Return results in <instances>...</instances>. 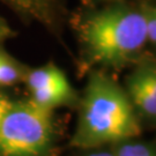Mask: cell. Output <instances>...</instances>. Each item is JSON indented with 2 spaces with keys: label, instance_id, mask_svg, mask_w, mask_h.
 Wrapping results in <instances>:
<instances>
[{
  "label": "cell",
  "instance_id": "1",
  "mask_svg": "<svg viewBox=\"0 0 156 156\" xmlns=\"http://www.w3.org/2000/svg\"><path fill=\"white\" fill-rule=\"evenodd\" d=\"M140 133L138 112L125 89L104 73H91L80 102L73 147L90 149L117 145Z\"/></svg>",
  "mask_w": 156,
  "mask_h": 156
},
{
  "label": "cell",
  "instance_id": "2",
  "mask_svg": "<svg viewBox=\"0 0 156 156\" xmlns=\"http://www.w3.org/2000/svg\"><path fill=\"white\" fill-rule=\"evenodd\" d=\"M78 33L88 62L103 67L125 66L148 42L144 11L124 5L84 14Z\"/></svg>",
  "mask_w": 156,
  "mask_h": 156
},
{
  "label": "cell",
  "instance_id": "3",
  "mask_svg": "<svg viewBox=\"0 0 156 156\" xmlns=\"http://www.w3.org/2000/svg\"><path fill=\"white\" fill-rule=\"evenodd\" d=\"M51 112L31 100L12 103L0 122V155H44L53 135Z\"/></svg>",
  "mask_w": 156,
  "mask_h": 156
},
{
  "label": "cell",
  "instance_id": "4",
  "mask_svg": "<svg viewBox=\"0 0 156 156\" xmlns=\"http://www.w3.org/2000/svg\"><path fill=\"white\" fill-rule=\"evenodd\" d=\"M125 91L136 112L156 119V65L136 67L126 79Z\"/></svg>",
  "mask_w": 156,
  "mask_h": 156
},
{
  "label": "cell",
  "instance_id": "5",
  "mask_svg": "<svg viewBox=\"0 0 156 156\" xmlns=\"http://www.w3.org/2000/svg\"><path fill=\"white\" fill-rule=\"evenodd\" d=\"M21 17L48 28L56 26L58 0H0Z\"/></svg>",
  "mask_w": 156,
  "mask_h": 156
},
{
  "label": "cell",
  "instance_id": "6",
  "mask_svg": "<svg viewBox=\"0 0 156 156\" xmlns=\"http://www.w3.org/2000/svg\"><path fill=\"white\" fill-rule=\"evenodd\" d=\"M30 100L45 109L53 110L57 106L72 105L78 101V97L75 94V90L73 89L69 83L66 86L34 90L31 91Z\"/></svg>",
  "mask_w": 156,
  "mask_h": 156
},
{
  "label": "cell",
  "instance_id": "7",
  "mask_svg": "<svg viewBox=\"0 0 156 156\" xmlns=\"http://www.w3.org/2000/svg\"><path fill=\"white\" fill-rule=\"evenodd\" d=\"M27 84L30 91L51 87L69 84L65 73L55 64H46L42 67L34 68L27 73Z\"/></svg>",
  "mask_w": 156,
  "mask_h": 156
},
{
  "label": "cell",
  "instance_id": "8",
  "mask_svg": "<svg viewBox=\"0 0 156 156\" xmlns=\"http://www.w3.org/2000/svg\"><path fill=\"white\" fill-rule=\"evenodd\" d=\"M116 156H156V148L142 141L129 139L116 145Z\"/></svg>",
  "mask_w": 156,
  "mask_h": 156
},
{
  "label": "cell",
  "instance_id": "9",
  "mask_svg": "<svg viewBox=\"0 0 156 156\" xmlns=\"http://www.w3.org/2000/svg\"><path fill=\"white\" fill-rule=\"evenodd\" d=\"M24 75L21 66L9 56H6L0 62V86L16 83Z\"/></svg>",
  "mask_w": 156,
  "mask_h": 156
},
{
  "label": "cell",
  "instance_id": "10",
  "mask_svg": "<svg viewBox=\"0 0 156 156\" xmlns=\"http://www.w3.org/2000/svg\"><path fill=\"white\" fill-rule=\"evenodd\" d=\"M146 19V29L148 41L156 44V6L142 9Z\"/></svg>",
  "mask_w": 156,
  "mask_h": 156
},
{
  "label": "cell",
  "instance_id": "11",
  "mask_svg": "<svg viewBox=\"0 0 156 156\" xmlns=\"http://www.w3.org/2000/svg\"><path fill=\"white\" fill-rule=\"evenodd\" d=\"M13 35H14V31L12 30L9 24L7 23V21H6L4 17L0 16V42L9 38Z\"/></svg>",
  "mask_w": 156,
  "mask_h": 156
},
{
  "label": "cell",
  "instance_id": "12",
  "mask_svg": "<svg viewBox=\"0 0 156 156\" xmlns=\"http://www.w3.org/2000/svg\"><path fill=\"white\" fill-rule=\"evenodd\" d=\"M11 104H12V102L9 100H7L6 97H4V96L0 97V122H1V119L4 118V116H5L6 111L9 109Z\"/></svg>",
  "mask_w": 156,
  "mask_h": 156
},
{
  "label": "cell",
  "instance_id": "13",
  "mask_svg": "<svg viewBox=\"0 0 156 156\" xmlns=\"http://www.w3.org/2000/svg\"><path fill=\"white\" fill-rule=\"evenodd\" d=\"M87 156H116L115 151H94Z\"/></svg>",
  "mask_w": 156,
  "mask_h": 156
},
{
  "label": "cell",
  "instance_id": "14",
  "mask_svg": "<svg viewBox=\"0 0 156 156\" xmlns=\"http://www.w3.org/2000/svg\"><path fill=\"white\" fill-rule=\"evenodd\" d=\"M6 56H7V55H6L5 52H4V51L0 50V62H2V59H4V58H5Z\"/></svg>",
  "mask_w": 156,
  "mask_h": 156
},
{
  "label": "cell",
  "instance_id": "15",
  "mask_svg": "<svg viewBox=\"0 0 156 156\" xmlns=\"http://www.w3.org/2000/svg\"><path fill=\"white\" fill-rule=\"evenodd\" d=\"M94 2H108V1H116V0H91Z\"/></svg>",
  "mask_w": 156,
  "mask_h": 156
},
{
  "label": "cell",
  "instance_id": "16",
  "mask_svg": "<svg viewBox=\"0 0 156 156\" xmlns=\"http://www.w3.org/2000/svg\"><path fill=\"white\" fill-rule=\"evenodd\" d=\"M0 97H1V96H0Z\"/></svg>",
  "mask_w": 156,
  "mask_h": 156
}]
</instances>
